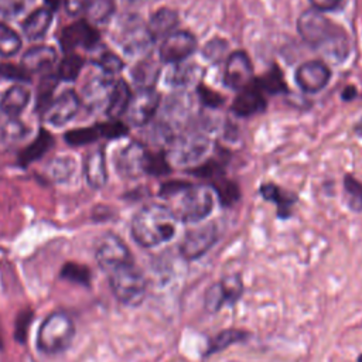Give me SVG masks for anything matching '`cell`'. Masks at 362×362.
<instances>
[{
    "label": "cell",
    "mask_w": 362,
    "mask_h": 362,
    "mask_svg": "<svg viewBox=\"0 0 362 362\" xmlns=\"http://www.w3.org/2000/svg\"><path fill=\"white\" fill-rule=\"evenodd\" d=\"M297 28L303 40L311 45L322 47L337 40V27L315 8L305 10L297 21Z\"/></svg>",
    "instance_id": "cell-5"
},
{
    "label": "cell",
    "mask_w": 362,
    "mask_h": 362,
    "mask_svg": "<svg viewBox=\"0 0 362 362\" xmlns=\"http://www.w3.org/2000/svg\"><path fill=\"white\" fill-rule=\"evenodd\" d=\"M51 144H52L51 134L45 130H41L40 134L37 136V139L30 146H27V148H24V151L21 153V156H20L21 163L30 164L31 161L38 160L51 147Z\"/></svg>",
    "instance_id": "cell-27"
},
{
    "label": "cell",
    "mask_w": 362,
    "mask_h": 362,
    "mask_svg": "<svg viewBox=\"0 0 362 362\" xmlns=\"http://www.w3.org/2000/svg\"><path fill=\"white\" fill-rule=\"evenodd\" d=\"M223 82L228 88L243 90L253 82V69L249 57L243 51H235L228 57Z\"/></svg>",
    "instance_id": "cell-9"
},
{
    "label": "cell",
    "mask_w": 362,
    "mask_h": 362,
    "mask_svg": "<svg viewBox=\"0 0 362 362\" xmlns=\"http://www.w3.org/2000/svg\"><path fill=\"white\" fill-rule=\"evenodd\" d=\"M79 109V98L75 92L66 90L44 109V119L52 126H62L69 122Z\"/></svg>",
    "instance_id": "cell-14"
},
{
    "label": "cell",
    "mask_w": 362,
    "mask_h": 362,
    "mask_svg": "<svg viewBox=\"0 0 362 362\" xmlns=\"http://www.w3.org/2000/svg\"><path fill=\"white\" fill-rule=\"evenodd\" d=\"M219 230L215 223H206L199 228L191 229L185 233L181 245L180 253L187 260H194L201 257L204 253L212 247V245L218 240Z\"/></svg>",
    "instance_id": "cell-6"
},
{
    "label": "cell",
    "mask_w": 362,
    "mask_h": 362,
    "mask_svg": "<svg viewBox=\"0 0 362 362\" xmlns=\"http://www.w3.org/2000/svg\"><path fill=\"white\" fill-rule=\"evenodd\" d=\"M20 47L21 40L18 34L6 24H0V54L4 57L14 55Z\"/></svg>",
    "instance_id": "cell-31"
},
{
    "label": "cell",
    "mask_w": 362,
    "mask_h": 362,
    "mask_svg": "<svg viewBox=\"0 0 362 362\" xmlns=\"http://www.w3.org/2000/svg\"><path fill=\"white\" fill-rule=\"evenodd\" d=\"M243 286L239 276H228L208 287L204 298L205 308L209 313L219 311L223 304H233L242 294Z\"/></svg>",
    "instance_id": "cell-8"
},
{
    "label": "cell",
    "mask_w": 362,
    "mask_h": 362,
    "mask_svg": "<svg viewBox=\"0 0 362 362\" xmlns=\"http://www.w3.org/2000/svg\"><path fill=\"white\" fill-rule=\"evenodd\" d=\"M264 107H266V100L263 98L262 90L256 88V85H250L249 88L243 89L236 96L232 105V110L238 116H243V117L257 115L263 112Z\"/></svg>",
    "instance_id": "cell-18"
},
{
    "label": "cell",
    "mask_w": 362,
    "mask_h": 362,
    "mask_svg": "<svg viewBox=\"0 0 362 362\" xmlns=\"http://www.w3.org/2000/svg\"><path fill=\"white\" fill-rule=\"evenodd\" d=\"M27 0H0V14L4 17L17 16L25 7Z\"/></svg>",
    "instance_id": "cell-42"
},
{
    "label": "cell",
    "mask_w": 362,
    "mask_h": 362,
    "mask_svg": "<svg viewBox=\"0 0 362 362\" xmlns=\"http://www.w3.org/2000/svg\"><path fill=\"white\" fill-rule=\"evenodd\" d=\"M28 322H30V314H23L20 315L18 318V324H17V337L20 338L18 341H21V338L25 337V331H27V327H28Z\"/></svg>",
    "instance_id": "cell-47"
},
{
    "label": "cell",
    "mask_w": 362,
    "mask_h": 362,
    "mask_svg": "<svg viewBox=\"0 0 362 362\" xmlns=\"http://www.w3.org/2000/svg\"><path fill=\"white\" fill-rule=\"evenodd\" d=\"M344 191L348 206L356 212L362 211V182H359L351 175H345Z\"/></svg>",
    "instance_id": "cell-28"
},
{
    "label": "cell",
    "mask_w": 362,
    "mask_h": 362,
    "mask_svg": "<svg viewBox=\"0 0 362 362\" xmlns=\"http://www.w3.org/2000/svg\"><path fill=\"white\" fill-rule=\"evenodd\" d=\"M358 362H362V355L359 356V359H358Z\"/></svg>",
    "instance_id": "cell-49"
},
{
    "label": "cell",
    "mask_w": 362,
    "mask_h": 362,
    "mask_svg": "<svg viewBox=\"0 0 362 362\" xmlns=\"http://www.w3.org/2000/svg\"><path fill=\"white\" fill-rule=\"evenodd\" d=\"M99 136L98 129L95 127H83V129H75L65 134V140L68 144L72 146H81L93 141Z\"/></svg>",
    "instance_id": "cell-36"
},
{
    "label": "cell",
    "mask_w": 362,
    "mask_h": 362,
    "mask_svg": "<svg viewBox=\"0 0 362 362\" xmlns=\"http://www.w3.org/2000/svg\"><path fill=\"white\" fill-rule=\"evenodd\" d=\"M197 48L195 37L188 31H174L163 40L160 58L163 62L178 64L188 58Z\"/></svg>",
    "instance_id": "cell-12"
},
{
    "label": "cell",
    "mask_w": 362,
    "mask_h": 362,
    "mask_svg": "<svg viewBox=\"0 0 362 362\" xmlns=\"http://www.w3.org/2000/svg\"><path fill=\"white\" fill-rule=\"evenodd\" d=\"M51 21V11L48 8H38L25 18V21L23 23V31L27 38L38 40L47 33Z\"/></svg>",
    "instance_id": "cell-23"
},
{
    "label": "cell",
    "mask_w": 362,
    "mask_h": 362,
    "mask_svg": "<svg viewBox=\"0 0 362 362\" xmlns=\"http://www.w3.org/2000/svg\"><path fill=\"white\" fill-rule=\"evenodd\" d=\"M209 148V140L202 134H184L173 144L170 157L177 164H194L205 156Z\"/></svg>",
    "instance_id": "cell-11"
},
{
    "label": "cell",
    "mask_w": 362,
    "mask_h": 362,
    "mask_svg": "<svg viewBox=\"0 0 362 362\" xmlns=\"http://www.w3.org/2000/svg\"><path fill=\"white\" fill-rule=\"evenodd\" d=\"M122 45L127 52H137L139 49H143L147 47V44L151 40L147 27H141L139 24H130L124 27L122 31Z\"/></svg>",
    "instance_id": "cell-24"
},
{
    "label": "cell",
    "mask_w": 362,
    "mask_h": 362,
    "mask_svg": "<svg viewBox=\"0 0 362 362\" xmlns=\"http://www.w3.org/2000/svg\"><path fill=\"white\" fill-rule=\"evenodd\" d=\"M214 188L216 194L219 195V199L223 205H232L239 198V189L238 187L230 181H215Z\"/></svg>",
    "instance_id": "cell-37"
},
{
    "label": "cell",
    "mask_w": 362,
    "mask_h": 362,
    "mask_svg": "<svg viewBox=\"0 0 362 362\" xmlns=\"http://www.w3.org/2000/svg\"><path fill=\"white\" fill-rule=\"evenodd\" d=\"M132 260L130 250L119 236L106 233L100 238L96 247V262L105 273Z\"/></svg>",
    "instance_id": "cell-7"
},
{
    "label": "cell",
    "mask_w": 362,
    "mask_h": 362,
    "mask_svg": "<svg viewBox=\"0 0 362 362\" xmlns=\"http://www.w3.org/2000/svg\"><path fill=\"white\" fill-rule=\"evenodd\" d=\"M313 7L318 11H328V10H334L341 0H310Z\"/></svg>",
    "instance_id": "cell-46"
},
{
    "label": "cell",
    "mask_w": 362,
    "mask_h": 362,
    "mask_svg": "<svg viewBox=\"0 0 362 362\" xmlns=\"http://www.w3.org/2000/svg\"><path fill=\"white\" fill-rule=\"evenodd\" d=\"M98 129V133L102 134L103 137H107V139H116V137H120L123 134H126L127 129L123 123L117 122V120H112V122H107V123H103L100 126L96 127Z\"/></svg>",
    "instance_id": "cell-41"
},
{
    "label": "cell",
    "mask_w": 362,
    "mask_h": 362,
    "mask_svg": "<svg viewBox=\"0 0 362 362\" xmlns=\"http://www.w3.org/2000/svg\"><path fill=\"white\" fill-rule=\"evenodd\" d=\"M115 297L127 305H137L146 296V279L134 262L120 264L106 273Z\"/></svg>",
    "instance_id": "cell-3"
},
{
    "label": "cell",
    "mask_w": 362,
    "mask_h": 362,
    "mask_svg": "<svg viewBox=\"0 0 362 362\" xmlns=\"http://www.w3.org/2000/svg\"><path fill=\"white\" fill-rule=\"evenodd\" d=\"M178 24V17L177 13L171 8H160L157 10L147 25L148 34L151 40H158V38H165L171 33H174V28Z\"/></svg>",
    "instance_id": "cell-20"
},
{
    "label": "cell",
    "mask_w": 362,
    "mask_h": 362,
    "mask_svg": "<svg viewBox=\"0 0 362 362\" xmlns=\"http://www.w3.org/2000/svg\"><path fill=\"white\" fill-rule=\"evenodd\" d=\"M256 88H259L262 92L266 90L269 93H279L281 90H286V85L283 81V75L279 68H273L267 74H264L259 81Z\"/></svg>",
    "instance_id": "cell-32"
},
{
    "label": "cell",
    "mask_w": 362,
    "mask_h": 362,
    "mask_svg": "<svg viewBox=\"0 0 362 362\" xmlns=\"http://www.w3.org/2000/svg\"><path fill=\"white\" fill-rule=\"evenodd\" d=\"M45 3L49 6V8H52V10H57V8L59 7V3H61V0H45Z\"/></svg>",
    "instance_id": "cell-48"
},
{
    "label": "cell",
    "mask_w": 362,
    "mask_h": 362,
    "mask_svg": "<svg viewBox=\"0 0 362 362\" xmlns=\"http://www.w3.org/2000/svg\"><path fill=\"white\" fill-rule=\"evenodd\" d=\"M115 11V0H89L86 6L88 17L95 23H105Z\"/></svg>",
    "instance_id": "cell-29"
},
{
    "label": "cell",
    "mask_w": 362,
    "mask_h": 362,
    "mask_svg": "<svg viewBox=\"0 0 362 362\" xmlns=\"http://www.w3.org/2000/svg\"><path fill=\"white\" fill-rule=\"evenodd\" d=\"M98 65L106 75H113L123 68L122 59L112 52H105L103 55H100V58L98 59Z\"/></svg>",
    "instance_id": "cell-39"
},
{
    "label": "cell",
    "mask_w": 362,
    "mask_h": 362,
    "mask_svg": "<svg viewBox=\"0 0 362 362\" xmlns=\"http://www.w3.org/2000/svg\"><path fill=\"white\" fill-rule=\"evenodd\" d=\"M28 100H30L28 89L21 85H16L3 93L0 99V109L7 116L14 117L24 110Z\"/></svg>",
    "instance_id": "cell-22"
},
{
    "label": "cell",
    "mask_w": 362,
    "mask_h": 362,
    "mask_svg": "<svg viewBox=\"0 0 362 362\" xmlns=\"http://www.w3.org/2000/svg\"><path fill=\"white\" fill-rule=\"evenodd\" d=\"M262 195L266 198V199H270V201H274L277 205H279V214L283 215V211H288V206L291 205V202L294 201V198H290L287 194H284L280 188L274 187V185H263L262 187Z\"/></svg>",
    "instance_id": "cell-34"
},
{
    "label": "cell",
    "mask_w": 362,
    "mask_h": 362,
    "mask_svg": "<svg viewBox=\"0 0 362 362\" xmlns=\"http://www.w3.org/2000/svg\"><path fill=\"white\" fill-rule=\"evenodd\" d=\"M115 82L107 76H99L92 79L83 89V99L88 106L99 107L107 106Z\"/></svg>",
    "instance_id": "cell-19"
},
{
    "label": "cell",
    "mask_w": 362,
    "mask_h": 362,
    "mask_svg": "<svg viewBox=\"0 0 362 362\" xmlns=\"http://www.w3.org/2000/svg\"><path fill=\"white\" fill-rule=\"evenodd\" d=\"M174 212L160 204L143 206L132 221L133 239L143 247H153L170 240L175 233Z\"/></svg>",
    "instance_id": "cell-1"
},
{
    "label": "cell",
    "mask_w": 362,
    "mask_h": 362,
    "mask_svg": "<svg viewBox=\"0 0 362 362\" xmlns=\"http://www.w3.org/2000/svg\"><path fill=\"white\" fill-rule=\"evenodd\" d=\"M132 93L129 86L124 81H116L106 106V113L110 117H119L120 115L126 113V109L129 106Z\"/></svg>",
    "instance_id": "cell-25"
},
{
    "label": "cell",
    "mask_w": 362,
    "mask_h": 362,
    "mask_svg": "<svg viewBox=\"0 0 362 362\" xmlns=\"http://www.w3.org/2000/svg\"><path fill=\"white\" fill-rule=\"evenodd\" d=\"M247 332L242 331V329H236V328H229V329H225L222 332H219L218 335H215L211 341H209V345L206 348V355H212L215 352H219L225 348H228L229 345L232 344H236V342H242L247 338Z\"/></svg>",
    "instance_id": "cell-26"
},
{
    "label": "cell",
    "mask_w": 362,
    "mask_h": 362,
    "mask_svg": "<svg viewBox=\"0 0 362 362\" xmlns=\"http://www.w3.org/2000/svg\"><path fill=\"white\" fill-rule=\"evenodd\" d=\"M198 92H199V96H201L202 102L209 105V106H218L223 102L222 95H219V93H216V92H214V90H211L205 86H199Z\"/></svg>",
    "instance_id": "cell-43"
},
{
    "label": "cell",
    "mask_w": 362,
    "mask_h": 362,
    "mask_svg": "<svg viewBox=\"0 0 362 362\" xmlns=\"http://www.w3.org/2000/svg\"><path fill=\"white\" fill-rule=\"evenodd\" d=\"M158 75V66L154 61H141L133 69V78L141 88H153L156 78Z\"/></svg>",
    "instance_id": "cell-30"
},
{
    "label": "cell",
    "mask_w": 362,
    "mask_h": 362,
    "mask_svg": "<svg viewBox=\"0 0 362 362\" xmlns=\"http://www.w3.org/2000/svg\"><path fill=\"white\" fill-rule=\"evenodd\" d=\"M88 3L89 0H65V7L71 16H76L86 10Z\"/></svg>",
    "instance_id": "cell-45"
},
{
    "label": "cell",
    "mask_w": 362,
    "mask_h": 362,
    "mask_svg": "<svg viewBox=\"0 0 362 362\" xmlns=\"http://www.w3.org/2000/svg\"><path fill=\"white\" fill-rule=\"evenodd\" d=\"M160 103V95L153 88H140L132 95L126 109L127 119L134 126L146 124L156 113Z\"/></svg>",
    "instance_id": "cell-10"
},
{
    "label": "cell",
    "mask_w": 362,
    "mask_h": 362,
    "mask_svg": "<svg viewBox=\"0 0 362 362\" xmlns=\"http://www.w3.org/2000/svg\"><path fill=\"white\" fill-rule=\"evenodd\" d=\"M329 68L320 61H310L298 66L296 72V82L305 92H318L329 81Z\"/></svg>",
    "instance_id": "cell-15"
},
{
    "label": "cell",
    "mask_w": 362,
    "mask_h": 362,
    "mask_svg": "<svg viewBox=\"0 0 362 362\" xmlns=\"http://www.w3.org/2000/svg\"><path fill=\"white\" fill-rule=\"evenodd\" d=\"M0 74L7 76V78H13V79H24V78H27L24 68L21 66V69H20V68H17L14 65H3V66H0Z\"/></svg>",
    "instance_id": "cell-44"
},
{
    "label": "cell",
    "mask_w": 362,
    "mask_h": 362,
    "mask_svg": "<svg viewBox=\"0 0 362 362\" xmlns=\"http://www.w3.org/2000/svg\"><path fill=\"white\" fill-rule=\"evenodd\" d=\"M82 58L75 55V54H71L68 57H65L62 59V62L59 64V68H58V75L62 78V79H66V81H71V79H75L82 68Z\"/></svg>",
    "instance_id": "cell-35"
},
{
    "label": "cell",
    "mask_w": 362,
    "mask_h": 362,
    "mask_svg": "<svg viewBox=\"0 0 362 362\" xmlns=\"http://www.w3.org/2000/svg\"><path fill=\"white\" fill-rule=\"evenodd\" d=\"M85 175L90 187L102 188L107 180L106 160L103 150L98 148L88 154L85 161Z\"/></svg>",
    "instance_id": "cell-21"
},
{
    "label": "cell",
    "mask_w": 362,
    "mask_h": 362,
    "mask_svg": "<svg viewBox=\"0 0 362 362\" xmlns=\"http://www.w3.org/2000/svg\"><path fill=\"white\" fill-rule=\"evenodd\" d=\"M27 134V129L25 126L16 120V119H11L7 122V124L4 126L3 129V137L8 141H16V140H20L21 137H24Z\"/></svg>",
    "instance_id": "cell-40"
},
{
    "label": "cell",
    "mask_w": 362,
    "mask_h": 362,
    "mask_svg": "<svg viewBox=\"0 0 362 362\" xmlns=\"http://www.w3.org/2000/svg\"><path fill=\"white\" fill-rule=\"evenodd\" d=\"M98 37V31L86 21H76L62 31L61 42L65 49H74L76 47L90 48L96 44Z\"/></svg>",
    "instance_id": "cell-16"
},
{
    "label": "cell",
    "mask_w": 362,
    "mask_h": 362,
    "mask_svg": "<svg viewBox=\"0 0 362 362\" xmlns=\"http://www.w3.org/2000/svg\"><path fill=\"white\" fill-rule=\"evenodd\" d=\"M57 62V52L52 47L37 45L30 48L21 59V66L25 72L49 71Z\"/></svg>",
    "instance_id": "cell-17"
},
{
    "label": "cell",
    "mask_w": 362,
    "mask_h": 362,
    "mask_svg": "<svg viewBox=\"0 0 362 362\" xmlns=\"http://www.w3.org/2000/svg\"><path fill=\"white\" fill-rule=\"evenodd\" d=\"M62 277L76 281V283H82L86 284L90 280V273L85 266L76 264V263H66L62 269Z\"/></svg>",
    "instance_id": "cell-38"
},
{
    "label": "cell",
    "mask_w": 362,
    "mask_h": 362,
    "mask_svg": "<svg viewBox=\"0 0 362 362\" xmlns=\"http://www.w3.org/2000/svg\"><path fill=\"white\" fill-rule=\"evenodd\" d=\"M75 325L71 317L64 313L51 314L41 325L37 337L38 349L45 354L62 352L72 342Z\"/></svg>",
    "instance_id": "cell-4"
},
{
    "label": "cell",
    "mask_w": 362,
    "mask_h": 362,
    "mask_svg": "<svg viewBox=\"0 0 362 362\" xmlns=\"http://www.w3.org/2000/svg\"><path fill=\"white\" fill-rule=\"evenodd\" d=\"M161 195L175 198V209H171L177 219L182 222H198L209 215L214 206L212 189L205 185L173 181L161 188Z\"/></svg>",
    "instance_id": "cell-2"
},
{
    "label": "cell",
    "mask_w": 362,
    "mask_h": 362,
    "mask_svg": "<svg viewBox=\"0 0 362 362\" xmlns=\"http://www.w3.org/2000/svg\"><path fill=\"white\" fill-rule=\"evenodd\" d=\"M75 170V161L69 157H59L49 163L48 174L55 181H64L71 177Z\"/></svg>",
    "instance_id": "cell-33"
},
{
    "label": "cell",
    "mask_w": 362,
    "mask_h": 362,
    "mask_svg": "<svg viewBox=\"0 0 362 362\" xmlns=\"http://www.w3.org/2000/svg\"><path fill=\"white\" fill-rule=\"evenodd\" d=\"M148 151L139 143H132L120 150L116 167L122 177L126 178H136L141 174L147 173V161H148Z\"/></svg>",
    "instance_id": "cell-13"
}]
</instances>
